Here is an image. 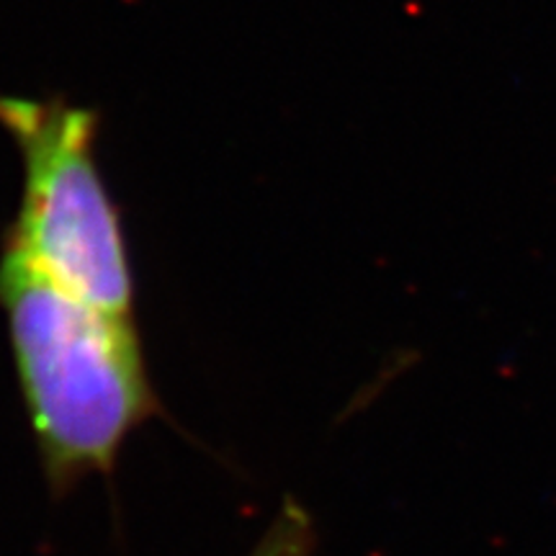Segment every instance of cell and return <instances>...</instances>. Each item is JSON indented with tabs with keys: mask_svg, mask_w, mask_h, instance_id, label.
Instances as JSON below:
<instances>
[{
	"mask_svg": "<svg viewBox=\"0 0 556 556\" xmlns=\"http://www.w3.org/2000/svg\"><path fill=\"white\" fill-rule=\"evenodd\" d=\"M0 309L52 492L109 475L131 430L157 413L131 317L109 315L0 253Z\"/></svg>",
	"mask_w": 556,
	"mask_h": 556,
	"instance_id": "1",
	"label": "cell"
},
{
	"mask_svg": "<svg viewBox=\"0 0 556 556\" xmlns=\"http://www.w3.org/2000/svg\"><path fill=\"white\" fill-rule=\"evenodd\" d=\"M0 124L24 163L18 217L3 248L83 302L131 317L135 276L119 208L96 165L93 111L0 99Z\"/></svg>",
	"mask_w": 556,
	"mask_h": 556,
	"instance_id": "2",
	"label": "cell"
},
{
	"mask_svg": "<svg viewBox=\"0 0 556 556\" xmlns=\"http://www.w3.org/2000/svg\"><path fill=\"white\" fill-rule=\"evenodd\" d=\"M248 556H315V528L296 500H283L274 523Z\"/></svg>",
	"mask_w": 556,
	"mask_h": 556,
	"instance_id": "3",
	"label": "cell"
}]
</instances>
